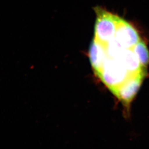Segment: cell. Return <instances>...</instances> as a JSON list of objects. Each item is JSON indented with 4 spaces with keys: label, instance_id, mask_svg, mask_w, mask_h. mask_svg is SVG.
Listing matches in <instances>:
<instances>
[{
    "label": "cell",
    "instance_id": "cell-4",
    "mask_svg": "<svg viewBox=\"0 0 149 149\" xmlns=\"http://www.w3.org/2000/svg\"><path fill=\"white\" fill-rule=\"evenodd\" d=\"M114 37L125 49H132L141 40L136 30L121 17L118 20Z\"/></svg>",
    "mask_w": 149,
    "mask_h": 149
},
{
    "label": "cell",
    "instance_id": "cell-3",
    "mask_svg": "<svg viewBox=\"0 0 149 149\" xmlns=\"http://www.w3.org/2000/svg\"><path fill=\"white\" fill-rule=\"evenodd\" d=\"M145 75V74L141 73L130 76L116 89L113 94L124 104H130L138 92Z\"/></svg>",
    "mask_w": 149,
    "mask_h": 149
},
{
    "label": "cell",
    "instance_id": "cell-1",
    "mask_svg": "<svg viewBox=\"0 0 149 149\" xmlns=\"http://www.w3.org/2000/svg\"><path fill=\"white\" fill-rule=\"evenodd\" d=\"M136 74L130 73L118 59L110 58L107 56L101 71L97 76L113 92L128 78Z\"/></svg>",
    "mask_w": 149,
    "mask_h": 149
},
{
    "label": "cell",
    "instance_id": "cell-7",
    "mask_svg": "<svg viewBox=\"0 0 149 149\" xmlns=\"http://www.w3.org/2000/svg\"><path fill=\"white\" fill-rule=\"evenodd\" d=\"M132 49L138 57L142 66L146 68L149 64V51L145 42L140 40Z\"/></svg>",
    "mask_w": 149,
    "mask_h": 149
},
{
    "label": "cell",
    "instance_id": "cell-8",
    "mask_svg": "<svg viewBox=\"0 0 149 149\" xmlns=\"http://www.w3.org/2000/svg\"><path fill=\"white\" fill-rule=\"evenodd\" d=\"M106 51L109 57L116 58L119 56L124 49L115 37L110 40L105 46Z\"/></svg>",
    "mask_w": 149,
    "mask_h": 149
},
{
    "label": "cell",
    "instance_id": "cell-5",
    "mask_svg": "<svg viewBox=\"0 0 149 149\" xmlns=\"http://www.w3.org/2000/svg\"><path fill=\"white\" fill-rule=\"evenodd\" d=\"M88 53L91 64L97 75L101 72L107 57L105 47L94 38L90 44Z\"/></svg>",
    "mask_w": 149,
    "mask_h": 149
},
{
    "label": "cell",
    "instance_id": "cell-2",
    "mask_svg": "<svg viewBox=\"0 0 149 149\" xmlns=\"http://www.w3.org/2000/svg\"><path fill=\"white\" fill-rule=\"evenodd\" d=\"M94 10L97 16L94 39L105 47L115 36L120 17L98 6L94 8Z\"/></svg>",
    "mask_w": 149,
    "mask_h": 149
},
{
    "label": "cell",
    "instance_id": "cell-6",
    "mask_svg": "<svg viewBox=\"0 0 149 149\" xmlns=\"http://www.w3.org/2000/svg\"><path fill=\"white\" fill-rule=\"evenodd\" d=\"M116 58L132 74H146V68L142 66L132 49H124Z\"/></svg>",
    "mask_w": 149,
    "mask_h": 149
}]
</instances>
